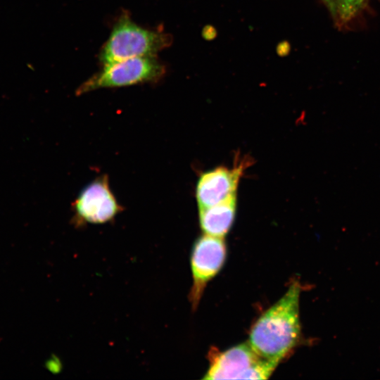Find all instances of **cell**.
<instances>
[{
  "label": "cell",
  "instance_id": "1",
  "mask_svg": "<svg viewBox=\"0 0 380 380\" xmlns=\"http://www.w3.org/2000/svg\"><path fill=\"white\" fill-rule=\"evenodd\" d=\"M300 283L294 281L286 293L252 326L248 343L262 357L280 363L300 343Z\"/></svg>",
  "mask_w": 380,
  "mask_h": 380
},
{
  "label": "cell",
  "instance_id": "2",
  "mask_svg": "<svg viewBox=\"0 0 380 380\" xmlns=\"http://www.w3.org/2000/svg\"><path fill=\"white\" fill-rule=\"evenodd\" d=\"M171 42L167 34L144 28L124 13L101 48L99 59L105 65L132 58L156 56Z\"/></svg>",
  "mask_w": 380,
  "mask_h": 380
},
{
  "label": "cell",
  "instance_id": "3",
  "mask_svg": "<svg viewBox=\"0 0 380 380\" xmlns=\"http://www.w3.org/2000/svg\"><path fill=\"white\" fill-rule=\"evenodd\" d=\"M205 379H267L279 364L258 354L248 342L224 351L211 349Z\"/></svg>",
  "mask_w": 380,
  "mask_h": 380
},
{
  "label": "cell",
  "instance_id": "4",
  "mask_svg": "<svg viewBox=\"0 0 380 380\" xmlns=\"http://www.w3.org/2000/svg\"><path fill=\"white\" fill-rule=\"evenodd\" d=\"M165 66L156 56L137 57L103 65L101 70L87 79L76 90L82 95L101 88L122 87L158 81Z\"/></svg>",
  "mask_w": 380,
  "mask_h": 380
},
{
  "label": "cell",
  "instance_id": "5",
  "mask_svg": "<svg viewBox=\"0 0 380 380\" xmlns=\"http://www.w3.org/2000/svg\"><path fill=\"white\" fill-rule=\"evenodd\" d=\"M75 227L103 224L113 220L123 210L112 192L108 177L103 175L84 186L72 203Z\"/></svg>",
  "mask_w": 380,
  "mask_h": 380
},
{
  "label": "cell",
  "instance_id": "6",
  "mask_svg": "<svg viewBox=\"0 0 380 380\" xmlns=\"http://www.w3.org/2000/svg\"><path fill=\"white\" fill-rule=\"evenodd\" d=\"M226 253L224 238L204 234L196 241L191 256L193 285L189 300L193 309L197 308L208 282L223 266Z\"/></svg>",
  "mask_w": 380,
  "mask_h": 380
},
{
  "label": "cell",
  "instance_id": "7",
  "mask_svg": "<svg viewBox=\"0 0 380 380\" xmlns=\"http://www.w3.org/2000/svg\"><path fill=\"white\" fill-rule=\"evenodd\" d=\"M246 166L241 162L232 168L220 166L201 174L196 188L198 208L217 204L235 195Z\"/></svg>",
  "mask_w": 380,
  "mask_h": 380
},
{
  "label": "cell",
  "instance_id": "8",
  "mask_svg": "<svg viewBox=\"0 0 380 380\" xmlns=\"http://www.w3.org/2000/svg\"><path fill=\"white\" fill-rule=\"evenodd\" d=\"M236 210V194L217 204L199 208V222L202 231L205 234L224 238L233 224Z\"/></svg>",
  "mask_w": 380,
  "mask_h": 380
},
{
  "label": "cell",
  "instance_id": "9",
  "mask_svg": "<svg viewBox=\"0 0 380 380\" xmlns=\"http://www.w3.org/2000/svg\"><path fill=\"white\" fill-rule=\"evenodd\" d=\"M368 0H336L337 16L344 23L352 20Z\"/></svg>",
  "mask_w": 380,
  "mask_h": 380
},
{
  "label": "cell",
  "instance_id": "10",
  "mask_svg": "<svg viewBox=\"0 0 380 380\" xmlns=\"http://www.w3.org/2000/svg\"><path fill=\"white\" fill-rule=\"evenodd\" d=\"M324 3L329 8L331 14L335 17H337V9H336V0H322Z\"/></svg>",
  "mask_w": 380,
  "mask_h": 380
},
{
  "label": "cell",
  "instance_id": "11",
  "mask_svg": "<svg viewBox=\"0 0 380 380\" xmlns=\"http://www.w3.org/2000/svg\"><path fill=\"white\" fill-rule=\"evenodd\" d=\"M213 29V27L210 26L205 27L203 30V36L205 37V39H211L215 36L216 32Z\"/></svg>",
  "mask_w": 380,
  "mask_h": 380
}]
</instances>
